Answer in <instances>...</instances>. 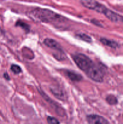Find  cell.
<instances>
[{
    "label": "cell",
    "instance_id": "1",
    "mask_svg": "<svg viewBox=\"0 0 123 124\" xmlns=\"http://www.w3.org/2000/svg\"><path fill=\"white\" fill-rule=\"evenodd\" d=\"M31 15L38 21L51 24L63 23L67 19L59 14L45 8H36L31 11Z\"/></svg>",
    "mask_w": 123,
    "mask_h": 124
},
{
    "label": "cell",
    "instance_id": "2",
    "mask_svg": "<svg viewBox=\"0 0 123 124\" xmlns=\"http://www.w3.org/2000/svg\"><path fill=\"white\" fill-rule=\"evenodd\" d=\"M72 58L79 69L85 73L94 65L92 61L89 57L82 53H75L72 55Z\"/></svg>",
    "mask_w": 123,
    "mask_h": 124
},
{
    "label": "cell",
    "instance_id": "3",
    "mask_svg": "<svg viewBox=\"0 0 123 124\" xmlns=\"http://www.w3.org/2000/svg\"><path fill=\"white\" fill-rule=\"evenodd\" d=\"M88 77L94 81L101 82L103 81L104 73L101 69L96 65H94L86 72Z\"/></svg>",
    "mask_w": 123,
    "mask_h": 124
},
{
    "label": "cell",
    "instance_id": "4",
    "mask_svg": "<svg viewBox=\"0 0 123 124\" xmlns=\"http://www.w3.org/2000/svg\"><path fill=\"white\" fill-rule=\"evenodd\" d=\"M102 13L112 21L116 22H116H123V16L115 13L114 12L108 9L107 7L105 8Z\"/></svg>",
    "mask_w": 123,
    "mask_h": 124
},
{
    "label": "cell",
    "instance_id": "5",
    "mask_svg": "<svg viewBox=\"0 0 123 124\" xmlns=\"http://www.w3.org/2000/svg\"><path fill=\"white\" fill-rule=\"evenodd\" d=\"M86 119L89 124H109L106 119L99 115H89L87 116Z\"/></svg>",
    "mask_w": 123,
    "mask_h": 124
},
{
    "label": "cell",
    "instance_id": "6",
    "mask_svg": "<svg viewBox=\"0 0 123 124\" xmlns=\"http://www.w3.org/2000/svg\"><path fill=\"white\" fill-rule=\"evenodd\" d=\"M50 90L56 98L60 100L65 101L66 98V94L61 87L57 85H53L50 87Z\"/></svg>",
    "mask_w": 123,
    "mask_h": 124
},
{
    "label": "cell",
    "instance_id": "7",
    "mask_svg": "<svg viewBox=\"0 0 123 124\" xmlns=\"http://www.w3.org/2000/svg\"><path fill=\"white\" fill-rule=\"evenodd\" d=\"M43 43L47 47H49L51 48H53V49L56 50H62L60 44L57 42H56L55 40L53 39L46 38L44 40V41H43Z\"/></svg>",
    "mask_w": 123,
    "mask_h": 124
},
{
    "label": "cell",
    "instance_id": "8",
    "mask_svg": "<svg viewBox=\"0 0 123 124\" xmlns=\"http://www.w3.org/2000/svg\"><path fill=\"white\" fill-rule=\"evenodd\" d=\"M66 75L72 81H80L82 79V76L81 75L75 73L73 71H66Z\"/></svg>",
    "mask_w": 123,
    "mask_h": 124
},
{
    "label": "cell",
    "instance_id": "9",
    "mask_svg": "<svg viewBox=\"0 0 123 124\" xmlns=\"http://www.w3.org/2000/svg\"><path fill=\"white\" fill-rule=\"evenodd\" d=\"M100 41L102 42L103 44L106 45V46L110 47L113 48H116V47H118V44L117 42H115L113 41H111V40L107 39L106 38H101L100 39Z\"/></svg>",
    "mask_w": 123,
    "mask_h": 124
},
{
    "label": "cell",
    "instance_id": "10",
    "mask_svg": "<svg viewBox=\"0 0 123 124\" xmlns=\"http://www.w3.org/2000/svg\"><path fill=\"white\" fill-rule=\"evenodd\" d=\"M53 56L55 57V59H58V60H64L66 58V55L63 52L62 50H58L55 53H53Z\"/></svg>",
    "mask_w": 123,
    "mask_h": 124
},
{
    "label": "cell",
    "instance_id": "11",
    "mask_svg": "<svg viewBox=\"0 0 123 124\" xmlns=\"http://www.w3.org/2000/svg\"><path fill=\"white\" fill-rule=\"evenodd\" d=\"M76 36H77V37H78L79 39L85 41V42H89V43L92 42V38L90 36H88V35H86V34L84 33H79L77 34Z\"/></svg>",
    "mask_w": 123,
    "mask_h": 124
},
{
    "label": "cell",
    "instance_id": "12",
    "mask_svg": "<svg viewBox=\"0 0 123 124\" xmlns=\"http://www.w3.org/2000/svg\"><path fill=\"white\" fill-rule=\"evenodd\" d=\"M106 101L110 105H116L118 103V99L115 96L109 95L106 98Z\"/></svg>",
    "mask_w": 123,
    "mask_h": 124
},
{
    "label": "cell",
    "instance_id": "13",
    "mask_svg": "<svg viewBox=\"0 0 123 124\" xmlns=\"http://www.w3.org/2000/svg\"><path fill=\"white\" fill-rule=\"evenodd\" d=\"M16 26L21 27L23 28L24 30H26L27 32H28L29 30H30V27H29V25H28V24H25L24 22L21 21H18L16 23Z\"/></svg>",
    "mask_w": 123,
    "mask_h": 124
},
{
    "label": "cell",
    "instance_id": "14",
    "mask_svg": "<svg viewBox=\"0 0 123 124\" xmlns=\"http://www.w3.org/2000/svg\"><path fill=\"white\" fill-rule=\"evenodd\" d=\"M10 69L14 74H19L22 71V70L20 67L17 65H15V64L12 65Z\"/></svg>",
    "mask_w": 123,
    "mask_h": 124
},
{
    "label": "cell",
    "instance_id": "15",
    "mask_svg": "<svg viewBox=\"0 0 123 124\" xmlns=\"http://www.w3.org/2000/svg\"><path fill=\"white\" fill-rule=\"evenodd\" d=\"M47 122L49 124H60V122L57 119L50 116L47 117Z\"/></svg>",
    "mask_w": 123,
    "mask_h": 124
},
{
    "label": "cell",
    "instance_id": "16",
    "mask_svg": "<svg viewBox=\"0 0 123 124\" xmlns=\"http://www.w3.org/2000/svg\"><path fill=\"white\" fill-rule=\"evenodd\" d=\"M4 77L5 79H6L7 80L10 79V77L7 73H4Z\"/></svg>",
    "mask_w": 123,
    "mask_h": 124
}]
</instances>
